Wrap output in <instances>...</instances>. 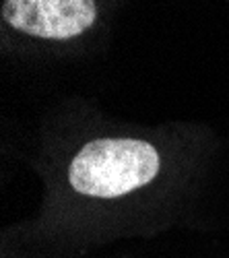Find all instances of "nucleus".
<instances>
[{
  "label": "nucleus",
  "instance_id": "nucleus-2",
  "mask_svg": "<svg viewBox=\"0 0 229 258\" xmlns=\"http://www.w3.org/2000/svg\"><path fill=\"white\" fill-rule=\"evenodd\" d=\"M97 19L95 0H5L3 21L39 39H70Z\"/></svg>",
  "mask_w": 229,
  "mask_h": 258
},
{
  "label": "nucleus",
  "instance_id": "nucleus-1",
  "mask_svg": "<svg viewBox=\"0 0 229 258\" xmlns=\"http://www.w3.org/2000/svg\"><path fill=\"white\" fill-rule=\"evenodd\" d=\"M161 167L157 149L138 139H97L74 155L68 182L79 195L116 199L149 184Z\"/></svg>",
  "mask_w": 229,
  "mask_h": 258
}]
</instances>
